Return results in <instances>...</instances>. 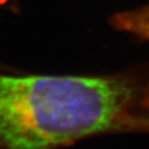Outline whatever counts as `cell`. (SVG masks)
I'll return each mask as SVG.
<instances>
[{
  "label": "cell",
  "mask_w": 149,
  "mask_h": 149,
  "mask_svg": "<svg viewBox=\"0 0 149 149\" xmlns=\"http://www.w3.org/2000/svg\"><path fill=\"white\" fill-rule=\"evenodd\" d=\"M132 94L115 79L0 75V143L7 149H53L104 132Z\"/></svg>",
  "instance_id": "cell-1"
},
{
  "label": "cell",
  "mask_w": 149,
  "mask_h": 149,
  "mask_svg": "<svg viewBox=\"0 0 149 149\" xmlns=\"http://www.w3.org/2000/svg\"><path fill=\"white\" fill-rule=\"evenodd\" d=\"M111 25L120 31L149 40V6L115 14Z\"/></svg>",
  "instance_id": "cell-2"
}]
</instances>
